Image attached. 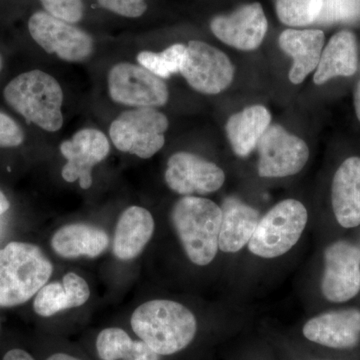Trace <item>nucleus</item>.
Masks as SVG:
<instances>
[{"label":"nucleus","instance_id":"nucleus-1","mask_svg":"<svg viewBox=\"0 0 360 360\" xmlns=\"http://www.w3.org/2000/svg\"><path fill=\"white\" fill-rule=\"evenodd\" d=\"M135 335L160 355H172L188 347L196 335L195 316L184 305L172 300H151L134 310Z\"/></svg>","mask_w":360,"mask_h":360},{"label":"nucleus","instance_id":"nucleus-2","mask_svg":"<svg viewBox=\"0 0 360 360\" xmlns=\"http://www.w3.org/2000/svg\"><path fill=\"white\" fill-rule=\"evenodd\" d=\"M4 97L13 110L39 129L56 132L63 127V90L49 73L39 70L21 73L6 85Z\"/></svg>","mask_w":360,"mask_h":360},{"label":"nucleus","instance_id":"nucleus-3","mask_svg":"<svg viewBox=\"0 0 360 360\" xmlns=\"http://www.w3.org/2000/svg\"><path fill=\"white\" fill-rule=\"evenodd\" d=\"M53 266L39 246L13 241L0 250V307L25 303L51 278Z\"/></svg>","mask_w":360,"mask_h":360},{"label":"nucleus","instance_id":"nucleus-4","mask_svg":"<svg viewBox=\"0 0 360 360\" xmlns=\"http://www.w3.org/2000/svg\"><path fill=\"white\" fill-rule=\"evenodd\" d=\"M172 219L191 262L210 264L219 250L221 208L206 198L184 196L172 208Z\"/></svg>","mask_w":360,"mask_h":360},{"label":"nucleus","instance_id":"nucleus-5","mask_svg":"<svg viewBox=\"0 0 360 360\" xmlns=\"http://www.w3.org/2000/svg\"><path fill=\"white\" fill-rule=\"evenodd\" d=\"M307 219V208L300 201H281L258 221L248 243V250L262 258H276L285 255L300 240Z\"/></svg>","mask_w":360,"mask_h":360},{"label":"nucleus","instance_id":"nucleus-6","mask_svg":"<svg viewBox=\"0 0 360 360\" xmlns=\"http://www.w3.org/2000/svg\"><path fill=\"white\" fill-rule=\"evenodd\" d=\"M168 127L167 115L156 108H132L113 120L110 137L117 150L148 160L165 146Z\"/></svg>","mask_w":360,"mask_h":360},{"label":"nucleus","instance_id":"nucleus-7","mask_svg":"<svg viewBox=\"0 0 360 360\" xmlns=\"http://www.w3.org/2000/svg\"><path fill=\"white\" fill-rule=\"evenodd\" d=\"M108 89L111 101L131 108H161L169 99L165 80L131 63H116L110 68Z\"/></svg>","mask_w":360,"mask_h":360},{"label":"nucleus","instance_id":"nucleus-8","mask_svg":"<svg viewBox=\"0 0 360 360\" xmlns=\"http://www.w3.org/2000/svg\"><path fill=\"white\" fill-rule=\"evenodd\" d=\"M32 39L45 52L68 63H82L94 51V39L77 26L37 11L28 20Z\"/></svg>","mask_w":360,"mask_h":360},{"label":"nucleus","instance_id":"nucleus-9","mask_svg":"<svg viewBox=\"0 0 360 360\" xmlns=\"http://www.w3.org/2000/svg\"><path fill=\"white\" fill-rule=\"evenodd\" d=\"M180 75L195 91L213 96L231 84L234 68L226 54L219 49L191 40L187 44V58Z\"/></svg>","mask_w":360,"mask_h":360},{"label":"nucleus","instance_id":"nucleus-10","mask_svg":"<svg viewBox=\"0 0 360 360\" xmlns=\"http://www.w3.org/2000/svg\"><path fill=\"white\" fill-rule=\"evenodd\" d=\"M257 148L258 174L267 179L298 174L309 158L307 144L281 125L269 127L258 142Z\"/></svg>","mask_w":360,"mask_h":360},{"label":"nucleus","instance_id":"nucleus-11","mask_svg":"<svg viewBox=\"0 0 360 360\" xmlns=\"http://www.w3.org/2000/svg\"><path fill=\"white\" fill-rule=\"evenodd\" d=\"M59 149L68 160L61 170L63 179L70 184L79 180L80 187L89 189L92 186V169L110 155V143L101 130L84 129L61 142Z\"/></svg>","mask_w":360,"mask_h":360},{"label":"nucleus","instance_id":"nucleus-12","mask_svg":"<svg viewBox=\"0 0 360 360\" xmlns=\"http://www.w3.org/2000/svg\"><path fill=\"white\" fill-rule=\"evenodd\" d=\"M326 269L321 290L326 300L345 302L360 291V250L347 241H336L324 252Z\"/></svg>","mask_w":360,"mask_h":360},{"label":"nucleus","instance_id":"nucleus-13","mask_svg":"<svg viewBox=\"0 0 360 360\" xmlns=\"http://www.w3.org/2000/svg\"><path fill=\"white\" fill-rule=\"evenodd\" d=\"M165 182L174 193L184 196L210 194L224 186V170L193 153H174L167 161Z\"/></svg>","mask_w":360,"mask_h":360},{"label":"nucleus","instance_id":"nucleus-14","mask_svg":"<svg viewBox=\"0 0 360 360\" xmlns=\"http://www.w3.org/2000/svg\"><path fill=\"white\" fill-rule=\"evenodd\" d=\"M267 23L259 4H248L231 15L217 16L210 23L215 37L225 44L239 51H255L264 41Z\"/></svg>","mask_w":360,"mask_h":360},{"label":"nucleus","instance_id":"nucleus-15","mask_svg":"<svg viewBox=\"0 0 360 360\" xmlns=\"http://www.w3.org/2000/svg\"><path fill=\"white\" fill-rule=\"evenodd\" d=\"M307 340L322 347L347 349L360 341V310L326 312L309 319L302 328Z\"/></svg>","mask_w":360,"mask_h":360},{"label":"nucleus","instance_id":"nucleus-16","mask_svg":"<svg viewBox=\"0 0 360 360\" xmlns=\"http://www.w3.org/2000/svg\"><path fill=\"white\" fill-rule=\"evenodd\" d=\"M333 212L345 229L360 224V158H349L336 170L331 188Z\"/></svg>","mask_w":360,"mask_h":360},{"label":"nucleus","instance_id":"nucleus-17","mask_svg":"<svg viewBox=\"0 0 360 360\" xmlns=\"http://www.w3.org/2000/svg\"><path fill=\"white\" fill-rule=\"evenodd\" d=\"M155 231V220L146 208L130 206L120 215L113 238V253L118 259L139 257Z\"/></svg>","mask_w":360,"mask_h":360},{"label":"nucleus","instance_id":"nucleus-18","mask_svg":"<svg viewBox=\"0 0 360 360\" xmlns=\"http://www.w3.org/2000/svg\"><path fill=\"white\" fill-rule=\"evenodd\" d=\"M324 33L319 30H288L279 37V45L293 58L290 72L292 84L304 82L309 73L317 68L323 51Z\"/></svg>","mask_w":360,"mask_h":360},{"label":"nucleus","instance_id":"nucleus-19","mask_svg":"<svg viewBox=\"0 0 360 360\" xmlns=\"http://www.w3.org/2000/svg\"><path fill=\"white\" fill-rule=\"evenodd\" d=\"M219 248L226 253H234L248 245L258 221L259 214L255 208L238 198H225L221 205Z\"/></svg>","mask_w":360,"mask_h":360},{"label":"nucleus","instance_id":"nucleus-20","mask_svg":"<svg viewBox=\"0 0 360 360\" xmlns=\"http://www.w3.org/2000/svg\"><path fill=\"white\" fill-rule=\"evenodd\" d=\"M359 68L356 39L352 32L343 30L329 40L321 52L314 77L315 84L321 85L338 77H352Z\"/></svg>","mask_w":360,"mask_h":360},{"label":"nucleus","instance_id":"nucleus-21","mask_svg":"<svg viewBox=\"0 0 360 360\" xmlns=\"http://www.w3.org/2000/svg\"><path fill=\"white\" fill-rule=\"evenodd\" d=\"M89 296L86 281L75 272H68L63 283L45 284L35 296L33 309L40 316L49 317L63 310L82 307Z\"/></svg>","mask_w":360,"mask_h":360},{"label":"nucleus","instance_id":"nucleus-22","mask_svg":"<svg viewBox=\"0 0 360 360\" xmlns=\"http://www.w3.org/2000/svg\"><path fill=\"white\" fill-rule=\"evenodd\" d=\"M110 236L103 229L84 224H68L53 234L51 246L65 258H94L105 251Z\"/></svg>","mask_w":360,"mask_h":360},{"label":"nucleus","instance_id":"nucleus-23","mask_svg":"<svg viewBox=\"0 0 360 360\" xmlns=\"http://www.w3.org/2000/svg\"><path fill=\"white\" fill-rule=\"evenodd\" d=\"M270 122L271 115L262 105L250 106L231 116L225 130L234 153L241 158L250 155L270 127Z\"/></svg>","mask_w":360,"mask_h":360},{"label":"nucleus","instance_id":"nucleus-24","mask_svg":"<svg viewBox=\"0 0 360 360\" xmlns=\"http://www.w3.org/2000/svg\"><path fill=\"white\" fill-rule=\"evenodd\" d=\"M96 350L103 360H160V355L142 340H132L122 328H105L96 340Z\"/></svg>","mask_w":360,"mask_h":360},{"label":"nucleus","instance_id":"nucleus-25","mask_svg":"<svg viewBox=\"0 0 360 360\" xmlns=\"http://www.w3.org/2000/svg\"><path fill=\"white\" fill-rule=\"evenodd\" d=\"M186 58L187 45L176 44L161 52L141 51L136 60L142 68L165 80L175 73H180Z\"/></svg>","mask_w":360,"mask_h":360},{"label":"nucleus","instance_id":"nucleus-26","mask_svg":"<svg viewBox=\"0 0 360 360\" xmlns=\"http://www.w3.org/2000/svg\"><path fill=\"white\" fill-rule=\"evenodd\" d=\"M323 0H277L279 20L288 26H305L315 22L321 15Z\"/></svg>","mask_w":360,"mask_h":360},{"label":"nucleus","instance_id":"nucleus-27","mask_svg":"<svg viewBox=\"0 0 360 360\" xmlns=\"http://www.w3.org/2000/svg\"><path fill=\"white\" fill-rule=\"evenodd\" d=\"M360 16V0H323L321 15L317 22L331 25L347 22Z\"/></svg>","mask_w":360,"mask_h":360},{"label":"nucleus","instance_id":"nucleus-28","mask_svg":"<svg viewBox=\"0 0 360 360\" xmlns=\"http://www.w3.org/2000/svg\"><path fill=\"white\" fill-rule=\"evenodd\" d=\"M45 13L66 22L77 23L84 18V6L82 0H39Z\"/></svg>","mask_w":360,"mask_h":360},{"label":"nucleus","instance_id":"nucleus-29","mask_svg":"<svg viewBox=\"0 0 360 360\" xmlns=\"http://www.w3.org/2000/svg\"><path fill=\"white\" fill-rule=\"evenodd\" d=\"M25 131L13 117L0 111V148H18L25 141Z\"/></svg>","mask_w":360,"mask_h":360},{"label":"nucleus","instance_id":"nucleus-30","mask_svg":"<svg viewBox=\"0 0 360 360\" xmlns=\"http://www.w3.org/2000/svg\"><path fill=\"white\" fill-rule=\"evenodd\" d=\"M99 6L123 18H137L146 13V0H97Z\"/></svg>","mask_w":360,"mask_h":360},{"label":"nucleus","instance_id":"nucleus-31","mask_svg":"<svg viewBox=\"0 0 360 360\" xmlns=\"http://www.w3.org/2000/svg\"><path fill=\"white\" fill-rule=\"evenodd\" d=\"M4 360H34L33 357L22 349L9 350L4 355Z\"/></svg>","mask_w":360,"mask_h":360},{"label":"nucleus","instance_id":"nucleus-32","mask_svg":"<svg viewBox=\"0 0 360 360\" xmlns=\"http://www.w3.org/2000/svg\"><path fill=\"white\" fill-rule=\"evenodd\" d=\"M354 108L357 118H359L360 122V77L359 82H357L356 87H355Z\"/></svg>","mask_w":360,"mask_h":360},{"label":"nucleus","instance_id":"nucleus-33","mask_svg":"<svg viewBox=\"0 0 360 360\" xmlns=\"http://www.w3.org/2000/svg\"><path fill=\"white\" fill-rule=\"evenodd\" d=\"M9 206H11V203H9L8 198L0 191V215L7 212L9 210Z\"/></svg>","mask_w":360,"mask_h":360},{"label":"nucleus","instance_id":"nucleus-34","mask_svg":"<svg viewBox=\"0 0 360 360\" xmlns=\"http://www.w3.org/2000/svg\"><path fill=\"white\" fill-rule=\"evenodd\" d=\"M46 360H80L77 359V357L71 356V355L65 354H56L51 355V357H49Z\"/></svg>","mask_w":360,"mask_h":360},{"label":"nucleus","instance_id":"nucleus-35","mask_svg":"<svg viewBox=\"0 0 360 360\" xmlns=\"http://www.w3.org/2000/svg\"><path fill=\"white\" fill-rule=\"evenodd\" d=\"M2 68V58L1 56H0V70H1Z\"/></svg>","mask_w":360,"mask_h":360}]
</instances>
